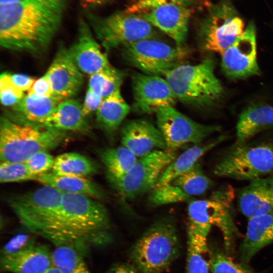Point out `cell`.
<instances>
[{
  "instance_id": "cell-34",
  "label": "cell",
  "mask_w": 273,
  "mask_h": 273,
  "mask_svg": "<svg viewBox=\"0 0 273 273\" xmlns=\"http://www.w3.org/2000/svg\"><path fill=\"white\" fill-rule=\"evenodd\" d=\"M208 252V263L211 273H255L247 265L235 262L217 249H209Z\"/></svg>"
},
{
  "instance_id": "cell-36",
  "label": "cell",
  "mask_w": 273,
  "mask_h": 273,
  "mask_svg": "<svg viewBox=\"0 0 273 273\" xmlns=\"http://www.w3.org/2000/svg\"><path fill=\"white\" fill-rule=\"evenodd\" d=\"M25 96L24 93L18 88L12 82L10 73L3 72L0 76V98L2 104L5 107H13Z\"/></svg>"
},
{
  "instance_id": "cell-7",
  "label": "cell",
  "mask_w": 273,
  "mask_h": 273,
  "mask_svg": "<svg viewBox=\"0 0 273 273\" xmlns=\"http://www.w3.org/2000/svg\"><path fill=\"white\" fill-rule=\"evenodd\" d=\"M273 171V144H236L215 165L213 172L219 177L253 179Z\"/></svg>"
},
{
  "instance_id": "cell-42",
  "label": "cell",
  "mask_w": 273,
  "mask_h": 273,
  "mask_svg": "<svg viewBox=\"0 0 273 273\" xmlns=\"http://www.w3.org/2000/svg\"><path fill=\"white\" fill-rule=\"evenodd\" d=\"M104 99L87 88L83 102L82 103V112L86 117L94 112H96Z\"/></svg>"
},
{
  "instance_id": "cell-15",
  "label": "cell",
  "mask_w": 273,
  "mask_h": 273,
  "mask_svg": "<svg viewBox=\"0 0 273 273\" xmlns=\"http://www.w3.org/2000/svg\"><path fill=\"white\" fill-rule=\"evenodd\" d=\"M92 30L89 23L80 19L77 39L67 48L69 56L79 70L89 76L112 67Z\"/></svg>"
},
{
  "instance_id": "cell-39",
  "label": "cell",
  "mask_w": 273,
  "mask_h": 273,
  "mask_svg": "<svg viewBox=\"0 0 273 273\" xmlns=\"http://www.w3.org/2000/svg\"><path fill=\"white\" fill-rule=\"evenodd\" d=\"M203 254L188 246L186 273H209V263Z\"/></svg>"
},
{
  "instance_id": "cell-5",
  "label": "cell",
  "mask_w": 273,
  "mask_h": 273,
  "mask_svg": "<svg viewBox=\"0 0 273 273\" xmlns=\"http://www.w3.org/2000/svg\"><path fill=\"white\" fill-rule=\"evenodd\" d=\"M215 64L214 58L208 57L197 64H181L163 76L177 100L194 107H211L224 93L215 74Z\"/></svg>"
},
{
  "instance_id": "cell-18",
  "label": "cell",
  "mask_w": 273,
  "mask_h": 273,
  "mask_svg": "<svg viewBox=\"0 0 273 273\" xmlns=\"http://www.w3.org/2000/svg\"><path fill=\"white\" fill-rule=\"evenodd\" d=\"M120 135L122 146L138 158L155 150H167L160 130L146 119H136L127 121L122 126Z\"/></svg>"
},
{
  "instance_id": "cell-12",
  "label": "cell",
  "mask_w": 273,
  "mask_h": 273,
  "mask_svg": "<svg viewBox=\"0 0 273 273\" xmlns=\"http://www.w3.org/2000/svg\"><path fill=\"white\" fill-rule=\"evenodd\" d=\"M157 126L164 139L167 150L176 152L189 144L198 145L221 127L195 121L173 106L162 108L156 113Z\"/></svg>"
},
{
  "instance_id": "cell-46",
  "label": "cell",
  "mask_w": 273,
  "mask_h": 273,
  "mask_svg": "<svg viewBox=\"0 0 273 273\" xmlns=\"http://www.w3.org/2000/svg\"><path fill=\"white\" fill-rule=\"evenodd\" d=\"M43 273H62L58 268L53 265Z\"/></svg>"
},
{
  "instance_id": "cell-32",
  "label": "cell",
  "mask_w": 273,
  "mask_h": 273,
  "mask_svg": "<svg viewBox=\"0 0 273 273\" xmlns=\"http://www.w3.org/2000/svg\"><path fill=\"white\" fill-rule=\"evenodd\" d=\"M123 76L122 72L112 67L90 75L87 88L104 99L120 89Z\"/></svg>"
},
{
  "instance_id": "cell-1",
  "label": "cell",
  "mask_w": 273,
  "mask_h": 273,
  "mask_svg": "<svg viewBox=\"0 0 273 273\" xmlns=\"http://www.w3.org/2000/svg\"><path fill=\"white\" fill-rule=\"evenodd\" d=\"M69 0H19L0 7V44L13 51L39 55L62 24Z\"/></svg>"
},
{
  "instance_id": "cell-43",
  "label": "cell",
  "mask_w": 273,
  "mask_h": 273,
  "mask_svg": "<svg viewBox=\"0 0 273 273\" xmlns=\"http://www.w3.org/2000/svg\"><path fill=\"white\" fill-rule=\"evenodd\" d=\"M10 78L14 84L24 93L28 92L35 80L30 76L21 73L10 74Z\"/></svg>"
},
{
  "instance_id": "cell-27",
  "label": "cell",
  "mask_w": 273,
  "mask_h": 273,
  "mask_svg": "<svg viewBox=\"0 0 273 273\" xmlns=\"http://www.w3.org/2000/svg\"><path fill=\"white\" fill-rule=\"evenodd\" d=\"M120 89L105 98L96 112L98 126L108 134L115 132L130 111Z\"/></svg>"
},
{
  "instance_id": "cell-35",
  "label": "cell",
  "mask_w": 273,
  "mask_h": 273,
  "mask_svg": "<svg viewBox=\"0 0 273 273\" xmlns=\"http://www.w3.org/2000/svg\"><path fill=\"white\" fill-rule=\"evenodd\" d=\"M0 181L2 183L37 180L25 162H1Z\"/></svg>"
},
{
  "instance_id": "cell-11",
  "label": "cell",
  "mask_w": 273,
  "mask_h": 273,
  "mask_svg": "<svg viewBox=\"0 0 273 273\" xmlns=\"http://www.w3.org/2000/svg\"><path fill=\"white\" fill-rule=\"evenodd\" d=\"M245 28L243 19L233 6L222 1L213 7L202 27V48L221 55Z\"/></svg>"
},
{
  "instance_id": "cell-22",
  "label": "cell",
  "mask_w": 273,
  "mask_h": 273,
  "mask_svg": "<svg viewBox=\"0 0 273 273\" xmlns=\"http://www.w3.org/2000/svg\"><path fill=\"white\" fill-rule=\"evenodd\" d=\"M272 242L273 213L249 218L240 248L241 263L247 265L255 254Z\"/></svg>"
},
{
  "instance_id": "cell-28",
  "label": "cell",
  "mask_w": 273,
  "mask_h": 273,
  "mask_svg": "<svg viewBox=\"0 0 273 273\" xmlns=\"http://www.w3.org/2000/svg\"><path fill=\"white\" fill-rule=\"evenodd\" d=\"M98 155L107 169L109 179L111 182L126 175L138 159L134 154L123 146L102 148L98 151Z\"/></svg>"
},
{
  "instance_id": "cell-16",
  "label": "cell",
  "mask_w": 273,
  "mask_h": 273,
  "mask_svg": "<svg viewBox=\"0 0 273 273\" xmlns=\"http://www.w3.org/2000/svg\"><path fill=\"white\" fill-rule=\"evenodd\" d=\"M46 74L52 85L53 96L62 100L72 98L80 91L84 81L83 74L62 44L58 47Z\"/></svg>"
},
{
  "instance_id": "cell-25",
  "label": "cell",
  "mask_w": 273,
  "mask_h": 273,
  "mask_svg": "<svg viewBox=\"0 0 273 273\" xmlns=\"http://www.w3.org/2000/svg\"><path fill=\"white\" fill-rule=\"evenodd\" d=\"M63 100L53 95L41 97L27 94L12 108V112L7 113L23 120L43 124Z\"/></svg>"
},
{
  "instance_id": "cell-37",
  "label": "cell",
  "mask_w": 273,
  "mask_h": 273,
  "mask_svg": "<svg viewBox=\"0 0 273 273\" xmlns=\"http://www.w3.org/2000/svg\"><path fill=\"white\" fill-rule=\"evenodd\" d=\"M55 158L47 151L39 152L31 156L25 163L31 172L37 178L52 171Z\"/></svg>"
},
{
  "instance_id": "cell-31",
  "label": "cell",
  "mask_w": 273,
  "mask_h": 273,
  "mask_svg": "<svg viewBox=\"0 0 273 273\" xmlns=\"http://www.w3.org/2000/svg\"><path fill=\"white\" fill-rule=\"evenodd\" d=\"M170 183L192 198L203 194L212 185V181L204 174L199 162Z\"/></svg>"
},
{
  "instance_id": "cell-30",
  "label": "cell",
  "mask_w": 273,
  "mask_h": 273,
  "mask_svg": "<svg viewBox=\"0 0 273 273\" xmlns=\"http://www.w3.org/2000/svg\"><path fill=\"white\" fill-rule=\"evenodd\" d=\"M77 249L67 246H56L52 252V263L62 273H92Z\"/></svg>"
},
{
  "instance_id": "cell-3",
  "label": "cell",
  "mask_w": 273,
  "mask_h": 273,
  "mask_svg": "<svg viewBox=\"0 0 273 273\" xmlns=\"http://www.w3.org/2000/svg\"><path fill=\"white\" fill-rule=\"evenodd\" d=\"M66 138L64 131L7 113L0 120L1 162H25L35 153L60 146Z\"/></svg>"
},
{
  "instance_id": "cell-40",
  "label": "cell",
  "mask_w": 273,
  "mask_h": 273,
  "mask_svg": "<svg viewBox=\"0 0 273 273\" xmlns=\"http://www.w3.org/2000/svg\"><path fill=\"white\" fill-rule=\"evenodd\" d=\"M35 244L34 237L25 234H18L12 237L1 250V256L18 252Z\"/></svg>"
},
{
  "instance_id": "cell-21",
  "label": "cell",
  "mask_w": 273,
  "mask_h": 273,
  "mask_svg": "<svg viewBox=\"0 0 273 273\" xmlns=\"http://www.w3.org/2000/svg\"><path fill=\"white\" fill-rule=\"evenodd\" d=\"M52 252L47 246L35 244L18 252L1 256V268L11 273H43L53 265Z\"/></svg>"
},
{
  "instance_id": "cell-44",
  "label": "cell",
  "mask_w": 273,
  "mask_h": 273,
  "mask_svg": "<svg viewBox=\"0 0 273 273\" xmlns=\"http://www.w3.org/2000/svg\"><path fill=\"white\" fill-rule=\"evenodd\" d=\"M107 273H140L132 263H117L113 265Z\"/></svg>"
},
{
  "instance_id": "cell-19",
  "label": "cell",
  "mask_w": 273,
  "mask_h": 273,
  "mask_svg": "<svg viewBox=\"0 0 273 273\" xmlns=\"http://www.w3.org/2000/svg\"><path fill=\"white\" fill-rule=\"evenodd\" d=\"M238 204L248 218L273 213V175L250 180L240 191Z\"/></svg>"
},
{
  "instance_id": "cell-33",
  "label": "cell",
  "mask_w": 273,
  "mask_h": 273,
  "mask_svg": "<svg viewBox=\"0 0 273 273\" xmlns=\"http://www.w3.org/2000/svg\"><path fill=\"white\" fill-rule=\"evenodd\" d=\"M178 187L171 183L155 186L151 191L149 200L152 205L159 206L179 202H187L193 200Z\"/></svg>"
},
{
  "instance_id": "cell-23",
  "label": "cell",
  "mask_w": 273,
  "mask_h": 273,
  "mask_svg": "<svg viewBox=\"0 0 273 273\" xmlns=\"http://www.w3.org/2000/svg\"><path fill=\"white\" fill-rule=\"evenodd\" d=\"M42 124L64 132L87 133L90 131L82 112V103L73 98L61 101L52 115Z\"/></svg>"
},
{
  "instance_id": "cell-2",
  "label": "cell",
  "mask_w": 273,
  "mask_h": 273,
  "mask_svg": "<svg viewBox=\"0 0 273 273\" xmlns=\"http://www.w3.org/2000/svg\"><path fill=\"white\" fill-rule=\"evenodd\" d=\"M234 198V189L227 186L214 191L207 199H193L188 203V246L202 253L208 252L207 237L215 225L222 233L225 248H233L239 234L232 213Z\"/></svg>"
},
{
  "instance_id": "cell-13",
  "label": "cell",
  "mask_w": 273,
  "mask_h": 273,
  "mask_svg": "<svg viewBox=\"0 0 273 273\" xmlns=\"http://www.w3.org/2000/svg\"><path fill=\"white\" fill-rule=\"evenodd\" d=\"M255 26L250 23L243 33L221 55L223 74L231 80L247 78L260 74L257 57Z\"/></svg>"
},
{
  "instance_id": "cell-29",
  "label": "cell",
  "mask_w": 273,
  "mask_h": 273,
  "mask_svg": "<svg viewBox=\"0 0 273 273\" xmlns=\"http://www.w3.org/2000/svg\"><path fill=\"white\" fill-rule=\"evenodd\" d=\"M98 170L97 165L87 157L69 152L59 155L55 158L52 172L59 175L86 177L96 173Z\"/></svg>"
},
{
  "instance_id": "cell-10",
  "label": "cell",
  "mask_w": 273,
  "mask_h": 273,
  "mask_svg": "<svg viewBox=\"0 0 273 273\" xmlns=\"http://www.w3.org/2000/svg\"><path fill=\"white\" fill-rule=\"evenodd\" d=\"M177 155L176 152L168 150H155L139 157L126 175L111 183L123 198L135 199L150 192L164 170Z\"/></svg>"
},
{
  "instance_id": "cell-4",
  "label": "cell",
  "mask_w": 273,
  "mask_h": 273,
  "mask_svg": "<svg viewBox=\"0 0 273 273\" xmlns=\"http://www.w3.org/2000/svg\"><path fill=\"white\" fill-rule=\"evenodd\" d=\"M62 194L57 189L43 186L31 192L13 195L7 201L28 232L54 245L59 233Z\"/></svg>"
},
{
  "instance_id": "cell-26",
  "label": "cell",
  "mask_w": 273,
  "mask_h": 273,
  "mask_svg": "<svg viewBox=\"0 0 273 273\" xmlns=\"http://www.w3.org/2000/svg\"><path fill=\"white\" fill-rule=\"evenodd\" d=\"M226 136L222 135L209 142L194 145L177 155L166 168L155 186L171 182L177 176L186 172L198 162V160L213 147L225 140Z\"/></svg>"
},
{
  "instance_id": "cell-38",
  "label": "cell",
  "mask_w": 273,
  "mask_h": 273,
  "mask_svg": "<svg viewBox=\"0 0 273 273\" xmlns=\"http://www.w3.org/2000/svg\"><path fill=\"white\" fill-rule=\"evenodd\" d=\"M194 0H138L125 10L126 12L134 14H143L154 8L168 4L174 3L190 6Z\"/></svg>"
},
{
  "instance_id": "cell-45",
  "label": "cell",
  "mask_w": 273,
  "mask_h": 273,
  "mask_svg": "<svg viewBox=\"0 0 273 273\" xmlns=\"http://www.w3.org/2000/svg\"><path fill=\"white\" fill-rule=\"evenodd\" d=\"M109 0H81V3L84 6L87 7H94L101 5Z\"/></svg>"
},
{
  "instance_id": "cell-47",
  "label": "cell",
  "mask_w": 273,
  "mask_h": 273,
  "mask_svg": "<svg viewBox=\"0 0 273 273\" xmlns=\"http://www.w3.org/2000/svg\"><path fill=\"white\" fill-rule=\"evenodd\" d=\"M19 0H0L1 5H7L17 2Z\"/></svg>"
},
{
  "instance_id": "cell-20",
  "label": "cell",
  "mask_w": 273,
  "mask_h": 273,
  "mask_svg": "<svg viewBox=\"0 0 273 273\" xmlns=\"http://www.w3.org/2000/svg\"><path fill=\"white\" fill-rule=\"evenodd\" d=\"M273 128V102L256 100L239 115L236 126V144L247 143L257 134Z\"/></svg>"
},
{
  "instance_id": "cell-8",
  "label": "cell",
  "mask_w": 273,
  "mask_h": 273,
  "mask_svg": "<svg viewBox=\"0 0 273 273\" xmlns=\"http://www.w3.org/2000/svg\"><path fill=\"white\" fill-rule=\"evenodd\" d=\"M87 18L92 30L107 50L156 37L155 28L141 14L125 11L105 17L89 13Z\"/></svg>"
},
{
  "instance_id": "cell-9",
  "label": "cell",
  "mask_w": 273,
  "mask_h": 273,
  "mask_svg": "<svg viewBox=\"0 0 273 273\" xmlns=\"http://www.w3.org/2000/svg\"><path fill=\"white\" fill-rule=\"evenodd\" d=\"M122 55L127 63L144 74L164 76L183 64L189 53L183 46L174 47L150 38L122 47Z\"/></svg>"
},
{
  "instance_id": "cell-14",
  "label": "cell",
  "mask_w": 273,
  "mask_h": 273,
  "mask_svg": "<svg viewBox=\"0 0 273 273\" xmlns=\"http://www.w3.org/2000/svg\"><path fill=\"white\" fill-rule=\"evenodd\" d=\"M133 111L138 114L156 113L171 107L177 99L166 79L161 76L135 73L132 77Z\"/></svg>"
},
{
  "instance_id": "cell-17",
  "label": "cell",
  "mask_w": 273,
  "mask_h": 273,
  "mask_svg": "<svg viewBox=\"0 0 273 273\" xmlns=\"http://www.w3.org/2000/svg\"><path fill=\"white\" fill-rule=\"evenodd\" d=\"M141 15L153 27L170 37L176 46L183 47L191 15L190 6L168 3L154 8Z\"/></svg>"
},
{
  "instance_id": "cell-24",
  "label": "cell",
  "mask_w": 273,
  "mask_h": 273,
  "mask_svg": "<svg viewBox=\"0 0 273 273\" xmlns=\"http://www.w3.org/2000/svg\"><path fill=\"white\" fill-rule=\"evenodd\" d=\"M36 180L43 186L52 187L63 194L82 195L96 200L106 196L101 187L86 177L59 175L52 172L39 175Z\"/></svg>"
},
{
  "instance_id": "cell-41",
  "label": "cell",
  "mask_w": 273,
  "mask_h": 273,
  "mask_svg": "<svg viewBox=\"0 0 273 273\" xmlns=\"http://www.w3.org/2000/svg\"><path fill=\"white\" fill-rule=\"evenodd\" d=\"M27 94L41 97H49L53 95L52 85L46 73L35 80L28 90Z\"/></svg>"
},
{
  "instance_id": "cell-6",
  "label": "cell",
  "mask_w": 273,
  "mask_h": 273,
  "mask_svg": "<svg viewBox=\"0 0 273 273\" xmlns=\"http://www.w3.org/2000/svg\"><path fill=\"white\" fill-rule=\"evenodd\" d=\"M180 242L174 221H155L131 248L129 257L140 273H162L177 258Z\"/></svg>"
}]
</instances>
